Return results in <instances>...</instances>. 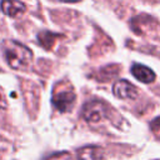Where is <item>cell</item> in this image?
I'll list each match as a JSON object with an SVG mask.
<instances>
[{"label": "cell", "mask_w": 160, "mask_h": 160, "mask_svg": "<svg viewBox=\"0 0 160 160\" xmlns=\"http://www.w3.org/2000/svg\"><path fill=\"white\" fill-rule=\"evenodd\" d=\"M2 54L8 65L15 70H24L32 60L31 50L15 40H8L2 44Z\"/></svg>", "instance_id": "obj_1"}, {"label": "cell", "mask_w": 160, "mask_h": 160, "mask_svg": "<svg viewBox=\"0 0 160 160\" xmlns=\"http://www.w3.org/2000/svg\"><path fill=\"white\" fill-rule=\"evenodd\" d=\"M108 115V106L100 100H91L84 104L81 109L82 119L89 124H98Z\"/></svg>", "instance_id": "obj_2"}, {"label": "cell", "mask_w": 160, "mask_h": 160, "mask_svg": "<svg viewBox=\"0 0 160 160\" xmlns=\"http://www.w3.org/2000/svg\"><path fill=\"white\" fill-rule=\"evenodd\" d=\"M52 105L61 112L71 110L75 102V94L72 90H61L52 95Z\"/></svg>", "instance_id": "obj_3"}, {"label": "cell", "mask_w": 160, "mask_h": 160, "mask_svg": "<svg viewBox=\"0 0 160 160\" xmlns=\"http://www.w3.org/2000/svg\"><path fill=\"white\" fill-rule=\"evenodd\" d=\"M112 94L122 100H132L138 98V89L129 81L120 79L112 85Z\"/></svg>", "instance_id": "obj_4"}, {"label": "cell", "mask_w": 160, "mask_h": 160, "mask_svg": "<svg viewBox=\"0 0 160 160\" xmlns=\"http://www.w3.org/2000/svg\"><path fill=\"white\" fill-rule=\"evenodd\" d=\"M0 9L5 15H8L10 18H18L25 12L26 6L24 2L19 1V0H1Z\"/></svg>", "instance_id": "obj_5"}, {"label": "cell", "mask_w": 160, "mask_h": 160, "mask_svg": "<svg viewBox=\"0 0 160 160\" xmlns=\"http://www.w3.org/2000/svg\"><path fill=\"white\" fill-rule=\"evenodd\" d=\"M104 159H105V152L100 146L88 145L78 150V160H104Z\"/></svg>", "instance_id": "obj_6"}, {"label": "cell", "mask_w": 160, "mask_h": 160, "mask_svg": "<svg viewBox=\"0 0 160 160\" xmlns=\"http://www.w3.org/2000/svg\"><path fill=\"white\" fill-rule=\"evenodd\" d=\"M131 74L134 75V78H136L139 81L144 84H150L155 80V72L142 64H132Z\"/></svg>", "instance_id": "obj_7"}, {"label": "cell", "mask_w": 160, "mask_h": 160, "mask_svg": "<svg viewBox=\"0 0 160 160\" xmlns=\"http://www.w3.org/2000/svg\"><path fill=\"white\" fill-rule=\"evenodd\" d=\"M56 35L52 34V32H49V31H42V32H39L38 34V41L41 46H44L45 49H50L52 46V42L55 39Z\"/></svg>", "instance_id": "obj_8"}, {"label": "cell", "mask_w": 160, "mask_h": 160, "mask_svg": "<svg viewBox=\"0 0 160 160\" xmlns=\"http://www.w3.org/2000/svg\"><path fill=\"white\" fill-rule=\"evenodd\" d=\"M46 160H74L69 151H58L51 154Z\"/></svg>", "instance_id": "obj_9"}, {"label": "cell", "mask_w": 160, "mask_h": 160, "mask_svg": "<svg viewBox=\"0 0 160 160\" xmlns=\"http://www.w3.org/2000/svg\"><path fill=\"white\" fill-rule=\"evenodd\" d=\"M150 126H151L152 130H159V129H160V118H156V119L150 124Z\"/></svg>", "instance_id": "obj_10"}, {"label": "cell", "mask_w": 160, "mask_h": 160, "mask_svg": "<svg viewBox=\"0 0 160 160\" xmlns=\"http://www.w3.org/2000/svg\"><path fill=\"white\" fill-rule=\"evenodd\" d=\"M6 106H8V104H6L5 96H4V94H2V91L0 89V109H5Z\"/></svg>", "instance_id": "obj_11"}, {"label": "cell", "mask_w": 160, "mask_h": 160, "mask_svg": "<svg viewBox=\"0 0 160 160\" xmlns=\"http://www.w3.org/2000/svg\"><path fill=\"white\" fill-rule=\"evenodd\" d=\"M58 1H61V2H78L80 0H58Z\"/></svg>", "instance_id": "obj_12"}]
</instances>
